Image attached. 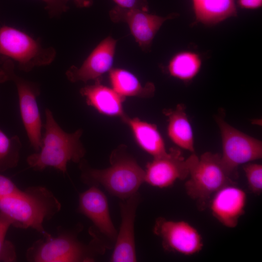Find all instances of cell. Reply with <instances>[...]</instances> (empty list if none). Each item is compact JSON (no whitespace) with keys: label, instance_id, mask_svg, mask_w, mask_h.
I'll return each mask as SVG.
<instances>
[{"label":"cell","instance_id":"6da1fadb","mask_svg":"<svg viewBox=\"0 0 262 262\" xmlns=\"http://www.w3.org/2000/svg\"><path fill=\"white\" fill-rule=\"evenodd\" d=\"M61 209L53 193L43 186H32L0 199V213L11 221L12 226L26 229L31 228L45 238L51 235L43 223L51 219Z\"/></svg>","mask_w":262,"mask_h":262},{"label":"cell","instance_id":"7a4b0ae2","mask_svg":"<svg viewBox=\"0 0 262 262\" xmlns=\"http://www.w3.org/2000/svg\"><path fill=\"white\" fill-rule=\"evenodd\" d=\"M45 131L42 136V146L38 151L28 157L27 163L36 171L52 167L65 174L68 162L80 163L85 154L80 141L82 130L79 129L71 133L66 132L48 108L45 110Z\"/></svg>","mask_w":262,"mask_h":262},{"label":"cell","instance_id":"3957f363","mask_svg":"<svg viewBox=\"0 0 262 262\" xmlns=\"http://www.w3.org/2000/svg\"><path fill=\"white\" fill-rule=\"evenodd\" d=\"M80 163L81 178L84 183L90 186L101 185L120 200L138 192L145 182V170L123 149L113 151L110 157L111 166L103 169L90 168L82 160Z\"/></svg>","mask_w":262,"mask_h":262},{"label":"cell","instance_id":"277c9868","mask_svg":"<svg viewBox=\"0 0 262 262\" xmlns=\"http://www.w3.org/2000/svg\"><path fill=\"white\" fill-rule=\"evenodd\" d=\"M56 56L54 48L43 47L39 40L25 33L8 26L0 28V65L11 60L19 70L28 72L36 66L49 65Z\"/></svg>","mask_w":262,"mask_h":262},{"label":"cell","instance_id":"5b68a950","mask_svg":"<svg viewBox=\"0 0 262 262\" xmlns=\"http://www.w3.org/2000/svg\"><path fill=\"white\" fill-rule=\"evenodd\" d=\"M189 179L185 183L188 196L204 209L213 195L223 187L234 183L222 164L218 153L206 152L199 157L192 154Z\"/></svg>","mask_w":262,"mask_h":262},{"label":"cell","instance_id":"8992f818","mask_svg":"<svg viewBox=\"0 0 262 262\" xmlns=\"http://www.w3.org/2000/svg\"><path fill=\"white\" fill-rule=\"evenodd\" d=\"M103 252L93 241L87 246L82 244L75 233L62 232L36 241L27 251V260L33 262H93L94 256Z\"/></svg>","mask_w":262,"mask_h":262},{"label":"cell","instance_id":"52a82bcc","mask_svg":"<svg viewBox=\"0 0 262 262\" xmlns=\"http://www.w3.org/2000/svg\"><path fill=\"white\" fill-rule=\"evenodd\" d=\"M15 65L6 60L0 66V82L12 81L16 86L22 122L31 146L38 151L42 146V124L37 98L40 94V85L17 75Z\"/></svg>","mask_w":262,"mask_h":262},{"label":"cell","instance_id":"ba28073f","mask_svg":"<svg viewBox=\"0 0 262 262\" xmlns=\"http://www.w3.org/2000/svg\"><path fill=\"white\" fill-rule=\"evenodd\" d=\"M215 120L221 136L222 164L232 179L237 177L240 165L262 158V142L233 127L220 116Z\"/></svg>","mask_w":262,"mask_h":262},{"label":"cell","instance_id":"9c48e42d","mask_svg":"<svg viewBox=\"0 0 262 262\" xmlns=\"http://www.w3.org/2000/svg\"><path fill=\"white\" fill-rule=\"evenodd\" d=\"M154 233L162 240L166 250L185 256L198 253L203 248V241L199 231L188 222L158 218Z\"/></svg>","mask_w":262,"mask_h":262},{"label":"cell","instance_id":"30bf717a","mask_svg":"<svg viewBox=\"0 0 262 262\" xmlns=\"http://www.w3.org/2000/svg\"><path fill=\"white\" fill-rule=\"evenodd\" d=\"M192 160V154L185 159L178 148H171L147 164L145 181L158 188L169 187L177 180L188 178Z\"/></svg>","mask_w":262,"mask_h":262},{"label":"cell","instance_id":"8fae6325","mask_svg":"<svg viewBox=\"0 0 262 262\" xmlns=\"http://www.w3.org/2000/svg\"><path fill=\"white\" fill-rule=\"evenodd\" d=\"M176 15L171 14L163 17L149 14L147 11L126 9L117 5L109 12L110 17L113 22L127 23L136 42L144 51L149 49L163 24Z\"/></svg>","mask_w":262,"mask_h":262},{"label":"cell","instance_id":"7c38bea8","mask_svg":"<svg viewBox=\"0 0 262 262\" xmlns=\"http://www.w3.org/2000/svg\"><path fill=\"white\" fill-rule=\"evenodd\" d=\"M140 201L141 196L138 192L121 199L119 208L121 222L111 262H136L134 222L136 212Z\"/></svg>","mask_w":262,"mask_h":262},{"label":"cell","instance_id":"4fadbf2b","mask_svg":"<svg viewBox=\"0 0 262 262\" xmlns=\"http://www.w3.org/2000/svg\"><path fill=\"white\" fill-rule=\"evenodd\" d=\"M116 42L111 36L102 40L80 67L72 66L67 70V79L72 82L100 80L103 74L112 68Z\"/></svg>","mask_w":262,"mask_h":262},{"label":"cell","instance_id":"5bb4252c","mask_svg":"<svg viewBox=\"0 0 262 262\" xmlns=\"http://www.w3.org/2000/svg\"><path fill=\"white\" fill-rule=\"evenodd\" d=\"M246 194L235 183L227 185L212 196L209 206L213 216L229 228L236 227L245 212Z\"/></svg>","mask_w":262,"mask_h":262},{"label":"cell","instance_id":"9a60e30c","mask_svg":"<svg viewBox=\"0 0 262 262\" xmlns=\"http://www.w3.org/2000/svg\"><path fill=\"white\" fill-rule=\"evenodd\" d=\"M79 210L93 222L97 232L115 242L117 232L110 216L108 200L97 186H91L80 194Z\"/></svg>","mask_w":262,"mask_h":262},{"label":"cell","instance_id":"2e32d148","mask_svg":"<svg viewBox=\"0 0 262 262\" xmlns=\"http://www.w3.org/2000/svg\"><path fill=\"white\" fill-rule=\"evenodd\" d=\"M81 95L85 98L87 104L103 115L120 117L122 119L126 116L123 108L125 98L112 88L101 84L100 80L93 84L82 87Z\"/></svg>","mask_w":262,"mask_h":262},{"label":"cell","instance_id":"e0dca14e","mask_svg":"<svg viewBox=\"0 0 262 262\" xmlns=\"http://www.w3.org/2000/svg\"><path fill=\"white\" fill-rule=\"evenodd\" d=\"M164 113L168 117L167 132L170 140L179 147L194 152V134L184 105L179 104L174 110L166 109Z\"/></svg>","mask_w":262,"mask_h":262},{"label":"cell","instance_id":"ac0fdd59","mask_svg":"<svg viewBox=\"0 0 262 262\" xmlns=\"http://www.w3.org/2000/svg\"><path fill=\"white\" fill-rule=\"evenodd\" d=\"M122 120L130 127L139 146L153 158L167 152L164 139L155 125L127 116Z\"/></svg>","mask_w":262,"mask_h":262},{"label":"cell","instance_id":"d6986e66","mask_svg":"<svg viewBox=\"0 0 262 262\" xmlns=\"http://www.w3.org/2000/svg\"><path fill=\"white\" fill-rule=\"evenodd\" d=\"M192 2L196 21L206 25L237 16L234 0H192Z\"/></svg>","mask_w":262,"mask_h":262},{"label":"cell","instance_id":"ffe728a7","mask_svg":"<svg viewBox=\"0 0 262 262\" xmlns=\"http://www.w3.org/2000/svg\"><path fill=\"white\" fill-rule=\"evenodd\" d=\"M109 79L112 88L124 98H149L154 95L155 86L153 83L147 82L143 85L134 74L126 69L112 68L109 71Z\"/></svg>","mask_w":262,"mask_h":262},{"label":"cell","instance_id":"44dd1931","mask_svg":"<svg viewBox=\"0 0 262 262\" xmlns=\"http://www.w3.org/2000/svg\"><path fill=\"white\" fill-rule=\"evenodd\" d=\"M201 65L202 59L198 53L191 51H181L171 58L167 70L171 76L188 82L197 75Z\"/></svg>","mask_w":262,"mask_h":262},{"label":"cell","instance_id":"7402d4cb","mask_svg":"<svg viewBox=\"0 0 262 262\" xmlns=\"http://www.w3.org/2000/svg\"><path fill=\"white\" fill-rule=\"evenodd\" d=\"M21 146L18 136L9 137L0 129V171H5L17 165Z\"/></svg>","mask_w":262,"mask_h":262},{"label":"cell","instance_id":"603a6c76","mask_svg":"<svg viewBox=\"0 0 262 262\" xmlns=\"http://www.w3.org/2000/svg\"><path fill=\"white\" fill-rule=\"evenodd\" d=\"M11 226V220L0 213V262H13L16 259L14 245L6 239L7 231Z\"/></svg>","mask_w":262,"mask_h":262},{"label":"cell","instance_id":"cb8c5ba5","mask_svg":"<svg viewBox=\"0 0 262 262\" xmlns=\"http://www.w3.org/2000/svg\"><path fill=\"white\" fill-rule=\"evenodd\" d=\"M243 169L250 191L260 195L262 192V165L249 162L243 164Z\"/></svg>","mask_w":262,"mask_h":262},{"label":"cell","instance_id":"d4e9b609","mask_svg":"<svg viewBox=\"0 0 262 262\" xmlns=\"http://www.w3.org/2000/svg\"><path fill=\"white\" fill-rule=\"evenodd\" d=\"M46 4L45 9L50 17H59L69 9V0H41Z\"/></svg>","mask_w":262,"mask_h":262},{"label":"cell","instance_id":"484cf974","mask_svg":"<svg viewBox=\"0 0 262 262\" xmlns=\"http://www.w3.org/2000/svg\"><path fill=\"white\" fill-rule=\"evenodd\" d=\"M19 190L9 178L0 174V199L15 194Z\"/></svg>","mask_w":262,"mask_h":262},{"label":"cell","instance_id":"4316f807","mask_svg":"<svg viewBox=\"0 0 262 262\" xmlns=\"http://www.w3.org/2000/svg\"><path fill=\"white\" fill-rule=\"evenodd\" d=\"M117 6L122 8L148 11L147 0H113Z\"/></svg>","mask_w":262,"mask_h":262},{"label":"cell","instance_id":"83f0119b","mask_svg":"<svg viewBox=\"0 0 262 262\" xmlns=\"http://www.w3.org/2000/svg\"><path fill=\"white\" fill-rule=\"evenodd\" d=\"M238 4L242 8L256 9L262 6V0H238Z\"/></svg>","mask_w":262,"mask_h":262},{"label":"cell","instance_id":"f1b7e54d","mask_svg":"<svg viewBox=\"0 0 262 262\" xmlns=\"http://www.w3.org/2000/svg\"><path fill=\"white\" fill-rule=\"evenodd\" d=\"M77 7L80 8L88 7L93 4V0H73Z\"/></svg>","mask_w":262,"mask_h":262}]
</instances>
